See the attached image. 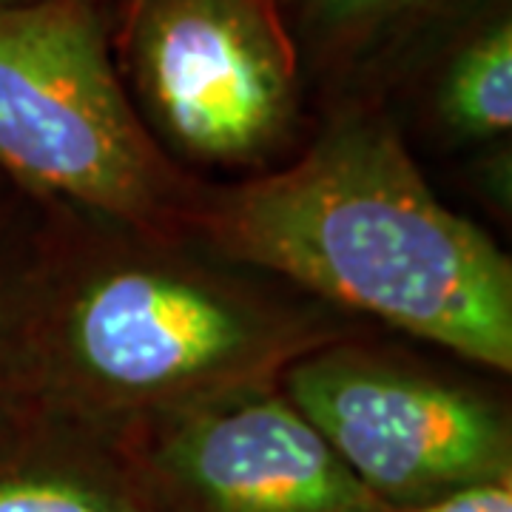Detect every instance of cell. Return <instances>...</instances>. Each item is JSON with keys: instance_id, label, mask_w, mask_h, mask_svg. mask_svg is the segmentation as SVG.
Masks as SVG:
<instances>
[{"instance_id": "obj_1", "label": "cell", "mask_w": 512, "mask_h": 512, "mask_svg": "<svg viewBox=\"0 0 512 512\" xmlns=\"http://www.w3.org/2000/svg\"><path fill=\"white\" fill-rule=\"evenodd\" d=\"M225 259L512 370V262L433 194L396 128L350 114L296 163L194 202Z\"/></svg>"}, {"instance_id": "obj_2", "label": "cell", "mask_w": 512, "mask_h": 512, "mask_svg": "<svg viewBox=\"0 0 512 512\" xmlns=\"http://www.w3.org/2000/svg\"><path fill=\"white\" fill-rule=\"evenodd\" d=\"M148 242L37 274L40 413L120 441L174 410L276 382L330 342L311 316Z\"/></svg>"}, {"instance_id": "obj_3", "label": "cell", "mask_w": 512, "mask_h": 512, "mask_svg": "<svg viewBox=\"0 0 512 512\" xmlns=\"http://www.w3.org/2000/svg\"><path fill=\"white\" fill-rule=\"evenodd\" d=\"M0 168L148 239L191 211L114 72L97 0L0 9Z\"/></svg>"}, {"instance_id": "obj_4", "label": "cell", "mask_w": 512, "mask_h": 512, "mask_svg": "<svg viewBox=\"0 0 512 512\" xmlns=\"http://www.w3.org/2000/svg\"><path fill=\"white\" fill-rule=\"evenodd\" d=\"M279 387L387 507L512 481L510 416L470 387L333 342L293 359Z\"/></svg>"}, {"instance_id": "obj_5", "label": "cell", "mask_w": 512, "mask_h": 512, "mask_svg": "<svg viewBox=\"0 0 512 512\" xmlns=\"http://www.w3.org/2000/svg\"><path fill=\"white\" fill-rule=\"evenodd\" d=\"M134 92L163 137L202 163L262 160L296 117V52L274 0H137Z\"/></svg>"}, {"instance_id": "obj_6", "label": "cell", "mask_w": 512, "mask_h": 512, "mask_svg": "<svg viewBox=\"0 0 512 512\" xmlns=\"http://www.w3.org/2000/svg\"><path fill=\"white\" fill-rule=\"evenodd\" d=\"M117 444L154 512H367L382 504L274 382L174 410Z\"/></svg>"}, {"instance_id": "obj_7", "label": "cell", "mask_w": 512, "mask_h": 512, "mask_svg": "<svg viewBox=\"0 0 512 512\" xmlns=\"http://www.w3.org/2000/svg\"><path fill=\"white\" fill-rule=\"evenodd\" d=\"M0 512H154L117 441L32 413L0 430Z\"/></svg>"}, {"instance_id": "obj_8", "label": "cell", "mask_w": 512, "mask_h": 512, "mask_svg": "<svg viewBox=\"0 0 512 512\" xmlns=\"http://www.w3.org/2000/svg\"><path fill=\"white\" fill-rule=\"evenodd\" d=\"M441 120L467 140H501L512 128V26L487 23L447 60L439 80Z\"/></svg>"}, {"instance_id": "obj_9", "label": "cell", "mask_w": 512, "mask_h": 512, "mask_svg": "<svg viewBox=\"0 0 512 512\" xmlns=\"http://www.w3.org/2000/svg\"><path fill=\"white\" fill-rule=\"evenodd\" d=\"M37 274L0 265V430L37 413Z\"/></svg>"}, {"instance_id": "obj_10", "label": "cell", "mask_w": 512, "mask_h": 512, "mask_svg": "<svg viewBox=\"0 0 512 512\" xmlns=\"http://www.w3.org/2000/svg\"><path fill=\"white\" fill-rule=\"evenodd\" d=\"M427 0H308V23L330 43H356L407 18Z\"/></svg>"}, {"instance_id": "obj_11", "label": "cell", "mask_w": 512, "mask_h": 512, "mask_svg": "<svg viewBox=\"0 0 512 512\" xmlns=\"http://www.w3.org/2000/svg\"><path fill=\"white\" fill-rule=\"evenodd\" d=\"M367 512H512V481L504 484H484L473 490L424 501V504H410V507H387L379 504Z\"/></svg>"}, {"instance_id": "obj_12", "label": "cell", "mask_w": 512, "mask_h": 512, "mask_svg": "<svg viewBox=\"0 0 512 512\" xmlns=\"http://www.w3.org/2000/svg\"><path fill=\"white\" fill-rule=\"evenodd\" d=\"M109 3H117V6H123V12H131L134 6H137V0H109Z\"/></svg>"}, {"instance_id": "obj_13", "label": "cell", "mask_w": 512, "mask_h": 512, "mask_svg": "<svg viewBox=\"0 0 512 512\" xmlns=\"http://www.w3.org/2000/svg\"><path fill=\"white\" fill-rule=\"evenodd\" d=\"M15 3H26V0H0V9L3 6H15Z\"/></svg>"}]
</instances>
